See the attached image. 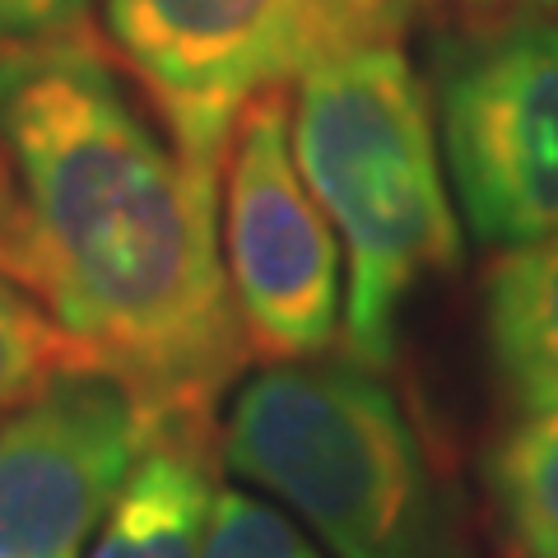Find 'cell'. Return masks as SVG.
I'll return each instance as SVG.
<instances>
[{"label":"cell","mask_w":558,"mask_h":558,"mask_svg":"<svg viewBox=\"0 0 558 558\" xmlns=\"http://www.w3.org/2000/svg\"><path fill=\"white\" fill-rule=\"evenodd\" d=\"M0 145L28 279L159 438L219 447L215 410L252 359L215 238V186L89 33L0 51Z\"/></svg>","instance_id":"1"},{"label":"cell","mask_w":558,"mask_h":558,"mask_svg":"<svg viewBox=\"0 0 558 558\" xmlns=\"http://www.w3.org/2000/svg\"><path fill=\"white\" fill-rule=\"evenodd\" d=\"M219 457L336 558H475L414 414L359 359L275 363L229 400Z\"/></svg>","instance_id":"2"},{"label":"cell","mask_w":558,"mask_h":558,"mask_svg":"<svg viewBox=\"0 0 558 558\" xmlns=\"http://www.w3.org/2000/svg\"><path fill=\"white\" fill-rule=\"evenodd\" d=\"M289 117L303 178L344 238L349 359L387 368L400 307L461 260L428 94L405 51L373 43L303 75Z\"/></svg>","instance_id":"3"},{"label":"cell","mask_w":558,"mask_h":558,"mask_svg":"<svg viewBox=\"0 0 558 558\" xmlns=\"http://www.w3.org/2000/svg\"><path fill=\"white\" fill-rule=\"evenodd\" d=\"M433 0H102L112 61L191 163L219 178L238 117L344 51L391 43Z\"/></svg>","instance_id":"4"},{"label":"cell","mask_w":558,"mask_h":558,"mask_svg":"<svg viewBox=\"0 0 558 558\" xmlns=\"http://www.w3.org/2000/svg\"><path fill=\"white\" fill-rule=\"evenodd\" d=\"M442 159L470 233L526 247L558 233V14L480 24L438 51Z\"/></svg>","instance_id":"5"},{"label":"cell","mask_w":558,"mask_h":558,"mask_svg":"<svg viewBox=\"0 0 558 558\" xmlns=\"http://www.w3.org/2000/svg\"><path fill=\"white\" fill-rule=\"evenodd\" d=\"M289 89L256 98L223 154V270L247 349L322 359L340 330V247L289 140Z\"/></svg>","instance_id":"6"},{"label":"cell","mask_w":558,"mask_h":558,"mask_svg":"<svg viewBox=\"0 0 558 558\" xmlns=\"http://www.w3.org/2000/svg\"><path fill=\"white\" fill-rule=\"evenodd\" d=\"M159 418L112 368L51 377L0 418V558H84Z\"/></svg>","instance_id":"7"},{"label":"cell","mask_w":558,"mask_h":558,"mask_svg":"<svg viewBox=\"0 0 558 558\" xmlns=\"http://www.w3.org/2000/svg\"><path fill=\"white\" fill-rule=\"evenodd\" d=\"M484 349L517 414L558 405V233L512 247L488 270Z\"/></svg>","instance_id":"8"},{"label":"cell","mask_w":558,"mask_h":558,"mask_svg":"<svg viewBox=\"0 0 558 558\" xmlns=\"http://www.w3.org/2000/svg\"><path fill=\"white\" fill-rule=\"evenodd\" d=\"M209 442L154 438L121 484L84 558H196L209 521Z\"/></svg>","instance_id":"9"},{"label":"cell","mask_w":558,"mask_h":558,"mask_svg":"<svg viewBox=\"0 0 558 558\" xmlns=\"http://www.w3.org/2000/svg\"><path fill=\"white\" fill-rule=\"evenodd\" d=\"M484 508L502 558H558V405L517 414L484 451Z\"/></svg>","instance_id":"10"},{"label":"cell","mask_w":558,"mask_h":558,"mask_svg":"<svg viewBox=\"0 0 558 558\" xmlns=\"http://www.w3.org/2000/svg\"><path fill=\"white\" fill-rule=\"evenodd\" d=\"M89 349L51 317V307L24 284L0 275V414L38 396L65 368H84Z\"/></svg>","instance_id":"11"},{"label":"cell","mask_w":558,"mask_h":558,"mask_svg":"<svg viewBox=\"0 0 558 558\" xmlns=\"http://www.w3.org/2000/svg\"><path fill=\"white\" fill-rule=\"evenodd\" d=\"M196 558H322V549L247 488H219Z\"/></svg>","instance_id":"12"},{"label":"cell","mask_w":558,"mask_h":558,"mask_svg":"<svg viewBox=\"0 0 558 558\" xmlns=\"http://www.w3.org/2000/svg\"><path fill=\"white\" fill-rule=\"evenodd\" d=\"M94 0H0V51L84 33Z\"/></svg>","instance_id":"13"},{"label":"cell","mask_w":558,"mask_h":558,"mask_svg":"<svg viewBox=\"0 0 558 558\" xmlns=\"http://www.w3.org/2000/svg\"><path fill=\"white\" fill-rule=\"evenodd\" d=\"M0 275L24 284L28 279V238H24V209H20V191H14V172L0 145Z\"/></svg>","instance_id":"14"},{"label":"cell","mask_w":558,"mask_h":558,"mask_svg":"<svg viewBox=\"0 0 558 558\" xmlns=\"http://www.w3.org/2000/svg\"><path fill=\"white\" fill-rule=\"evenodd\" d=\"M470 5H531V10H554L558 0H470Z\"/></svg>","instance_id":"15"}]
</instances>
